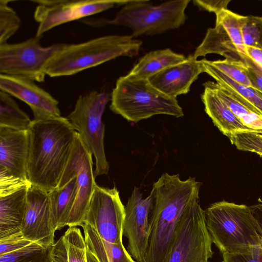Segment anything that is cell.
<instances>
[{"label": "cell", "instance_id": "1", "mask_svg": "<svg viewBox=\"0 0 262 262\" xmlns=\"http://www.w3.org/2000/svg\"><path fill=\"white\" fill-rule=\"evenodd\" d=\"M77 132L67 118L33 121L28 130L27 178L48 192L58 186Z\"/></svg>", "mask_w": 262, "mask_h": 262}, {"label": "cell", "instance_id": "2", "mask_svg": "<svg viewBox=\"0 0 262 262\" xmlns=\"http://www.w3.org/2000/svg\"><path fill=\"white\" fill-rule=\"evenodd\" d=\"M201 183L179 174L164 173L155 182L151 197V229L146 262H163L181 215L192 202L199 199Z\"/></svg>", "mask_w": 262, "mask_h": 262}, {"label": "cell", "instance_id": "3", "mask_svg": "<svg viewBox=\"0 0 262 262\" xmlns=\"http://www.w3.org/2000/svg\"><path fill=\"white\" fill-rule=\"evenodd\" d=\"M141 40L132 35H110L77 44H64L49 61L46 75L69 76L96 67L120 56L138 55Z\"/></svg>", "mask_w": 262, "mask_h": 262}, {"label": "cell", "instance_id": "4", "mask_svg": "<svg viewBox=\"0 0 262 262\" xmlns=\"http://www.w3.org/2000/svg\"><path fill=\"white\" fill-rule=\"evenodd\" d=\"M205 215L212 243L222 254L262 246V230L249 206L222 201L210 205Z\"/></svg>", "mask_w": 262, "mask_h": 262}, {"label": "cell", "instance_id": "5", "mask_svg": "<svg viewBox=\"0 0 262 262\" xmlns=\"http://www.w3.org/2000/svg\"><path fill=\"white\" fill-rule=\"evenodd\" d=\"M111 110L127 121L138 122L156 115L182 117L177 98L155 88L148 78L127 74L120 77L111 94Z\"/></svg>", "mask_w": 262, "mask_h": 262}, {"label": "cell", "instance_id": "6", "mask_svg": "<svg viewBox=\"0 0 262 262\" xmlns=\"http://www.w3.org/2000/svg\"><path fill=\"white\" fill-rule=\"evenodd\" d=\"M190 0L169 1L153 5L147 0H129L108 24L127 27L134 37L160 34L183 26Z\"/></svg>", "mask_w": 262, "mask_h": 262}, {"label": "cell", "instance_id": "7", "mask_svg": "<svg viewBox=\"0 0 262 262\" xmlns=\"http://www.w3.org/2000/svg\"><path fill=\"white\" fill-rule=\"evenodd\" d=\"M108 100L107 94L92 91L78 97L74 110L67 117L94 157L95 178L107 174L109 170L104 151V125L102 120Z\"/></svg>", "mask_w": 262, "mask_h": 262}, {"label": "cell", "instance_id": "8", "mask_svg": "<svg viewBox=\"0 0 262 262\" xmlns=\"http://www.w3.org/2000/svg\"><path fill=\"white\" fill-rule=\"evenodd\" d=\"M212 241L199 199L184 209L163 262H202L212 258Z\"/></svg>", "mask_w": 262, "mask_h": 262}, {"label": "cell", "instance_id": "9", "mask_svg": "<svg viewBox=\"0 0 262 262\" xmlns=\"http://www.w3.org/2000/svg\"><path fill=\"white\" fill-rule=\"evenodd\" d=\"M41 37L35 35L19 43L0 44L1 74L43 82L46 65L64 44L43 47L40 44Z\"/></svg>", "mask_w": 262, "mask_h": 262}, {"label": "cell", "instance_id": "10", "mask_svg": "<svg viewBox=\"0 0 262 262\" xmlns=\"http://www.w3.org/2000/svg\"><path fill=\"white\" fill-rule=\"evenodd\" d=\"M92 155L77 132L71 156L60 183V188L76 177L77 193L70 213L68 226H81L84 222L91 198L97 185L93 170Z\"/></svg>", "mask_w": 262, "mask_h": 262}, {"label": "cell", "instance_id": "11", "mask_svg": "<svg viewBox=\"0 0 262 262\" xmlns=\"http://www.w3.org/2000/svg\"><path fill=\"white\" fill-rule=\"evenodd\" d=\"M124 217L125 206L118 189L96 185L83 223L93 227L103 240L117 244L122 243Z\"/></svg>", "mask_w": 262, "mask_h": 262}, {"label": "cell", "instance_id": "12", "mask_svg": "<svg viewBox=\"0 0 262 262\" xmlns=\"http://www.w3.org/2000/svg\"><path fill=\"white\" fill-rule=\"evenodd\" d=\"M129 1L115 0H35L37 4L34 17L38 23L36 35L63 24L97 14Z\"/></svg>", "mask_w": 262, "mask_h": 262}, {"label": "cell", "instance_id": "13", "mask_svg": "<svg viewBox=\"0 0 262 262\" xmlns=\"http://www.w3.org/2000/svg\"><path fill=\"white\" fill-rule=\"evenodd\" d=\"M151 229V197L143 198L135 187L125 206L123 235L127 239V250L136 262H146Z\"/></svg>", "mask_w": 262, "mask_h": 262}, {"label": "cell", "instance_id": "14", "mask_svg": "<svg viewBox=\"0 0 262 262\" xmlns=\"http://www.w3.org/2000/svg\"><path fill=\"white\" fill-rule=\"evenodd\" d=\"M0 90L27 104L33 113V121L62 117L58 101L30 79L1 74Z\"/></svg>", "mask_w": 262, "mask_h": 262}, {"label": "cell", "instance_id": "15", "mask_svg": "<svg viewBox=\"0 0 262 262\" xmlns=\"http://www.w3.org/2000/svg\"><path fill=\"white\" fill-rule=\"evenodd\" d=\"M55 232L48 192L30 184L21 230L24 236L32 242L47 247L54 245Z\"/></svg>", "mask_w": 262, "mask_h": 262}, {"label": "cell", "instance_id": "16", "mask_svg": "<svg viewBox=\"0 0 262 262\" xmlns=\"http://www.w3.org/2000/svg\"><path fill=\"white\" fill-rule=\"evenodd\" d=\"M203 73L201 60L189 55L183 62L169 67L149 77L150 83L166 95L177 98L187 94L192 84Z\"/></svg>", "mask_w": 262, "mask_h": 262}, {"label": "cell", "instance_id": "17", "mask_svg": "<svg viewBox=\"0 0 262 262\" xmlns=\"http://www.w3.org/2000/svg\"><path fill=\"white\" fill-rule=\"evenodd\" d=\"M28 130L0 127V167L15 177L28 181Z\"/></svg>", "mask_w": 262, "mask_h": 262}, {"label": "cell", "instance_id": "18", "mask_svg": "<svg viewBox=\"0 0 262 262\" xmlns=\"http://www.w3.org/2000/svg\"><path fill=\"white\" fill-rule=\"evenodd\" d=\"M29 186L0 195V239L21 232Z\"/></svg>", "mask_w": 262, "mask_h": 262}, {"label": "cell", "instance_id": "19", "mask_svg": "<svg viewBox=\"0 0 262 262\" xmlns=\"http://www.w3.org/2000/svg\"><path fill=\"white\" fill-rule=\"evenodd\" d=\"M201 99L205 111L214 124L227 137L236 131L250 130L245 126L227 105L205 83Z\"/></svg>", "mask_w": 262, "mask_h": 262}, {"label": "cell", "instance_id": "20", "mask_svg": "<svg viewBox=\"0 0 262 262\" xmlns=\"http://www.w3.org/2000/svg\"><path fill=\"white\" fill-rule=\"evenodd\" d=\"M249 130L262 133V113L248 101L241 99L216 82H205Z\"/></svg>", "mask_w": 262, "mask_h": 262}, {"label": "cell", "instance_id": "21", "mask_svg": "<svg viewBox=\"0 0 262 262\" xmlns=\"http://www.w3.org/2000/svg\"><path fill=\"white\" fill-rule=\"evenodd\" d=\"M77 193L76 176L63 187H57L48 192L51 220L55 231L68 226Z\"/></svg>", "mask_w": 262, "mask_h": 262}, {"label": "cell", "instance_id": "22", "mask_svg": "<svg viewBox=\"0 0 262 262\" xmlns=\"http://www.w3.org/2000/svg\"><path fill=\"white\" fill-rule=\"evenodd\" d=\"M86 251L80 230L69 227L53 246L52 262H88Z\"/></svg>", "mask_w": 262, "mask_h": 262}, {"label": "cell", "instance_id": "23", "mask_svg": "<svg viewBox=\"0 0 262 262\" xmlns=\"http://www.w3.org/2000/svg\"><path fill=\"white\" fill-rule=\"evenodd\" d=\"M186 59L184 55L175 53L170 49L152 51L141 57L128 74L148 78L165 68L181 63Z\"/></svg>", "mask_w": 262, "mask_h": 262}, {"label": "cell", "instance_id": "24", "mask_svg": "<svg viewBox=\"0 0 262 262\" xmlns=\"http://www.w3.org/2000/svg\"><path fill=\"white\" fill-rule=\"evenodd\" d=\"M217 54L225 58L240 59L239 52L223 27L215 24L208 28L201 43L196 48L193 56L197 59L208 54Z\"/></svg>", "mask_w": 262, "mask_h": 262}, {"label": "cell", "instance_id": "25", "mask_svg": "<svg viewBox=\"0 0 262 262\" xmlns=\"http://www.w3.org/2000/svg\"><path fill=\"white\" fill-rule=\"evenodd\" d=\"M203 72L211 76L222 87L227 89L236 97L245 100L262 113V93L253 88L248 86L231 79L211 65L206 59L201 60Z\"/></svg>", "mask_w": 262, "mask_h": 262}, {"label": "cell", "instance_id": "26", "mask_svg": "<svg viewBox=\"0 0 262 262\" xmlns=\"http://www.w3.org/2000/svg\"><path fill=\"white\" fill-rule=\"evenodd\" d=\"M32 123L8 93L0 90V127L28 130Z\"/></svg>", "mask_w": 262, "mask_h": 262}, {"label": "cell", "instance_id": "27", "mask_svg": "<svg viewBox=\"0 0 262 262\" xmlns=\"http://www.w3.org/2000/svg\"><path fill=\"white\" fill-rule=\"evenodd\" d=\"M53 246L32 242L15 251L0 255V262H52Z\"/></svg>", "mask_w": 262, "mask_h": 262}, {"label": "cell", "instance_id": "28", "mask_svg": "<svg viewBox=\"0 0 262 262\" xmlns=\"http://www.w3.org/2000/svg\"><path fill=\"white\" fill-rule=\"evenodd\" d=\"M216 15L215 24L222 25L240 53L246 54L242 29L247 16L241 15L228 9H223Z\"/></svg>", "mask_w": 262, "mask_h": 262}, {"label": "cell", "instance_id": "29", "mask_svg": "<svg viewBox=\"0 0 262 262\" xmlns=\"http://www.w3.org/2000/svg\"><path fill=\"white\" fill-rule=\"evenodd\" d=\"M209 62L235 82L253 88L248 75V67L241 60L225 58L224 60H209Z\"/></svg>", "mask_w": 262, "mask_h": 262}, {"label": "cell", "instance_id": "30", "mask_svg": "<svg viewBox=\"0 0 262 262\" xmlns=\"http://www.w3.org/2000/svg\"><path fill=\"white\" fill-rule=\"evenodd\" d=\"M8 0H0V44L7 42L20 26L21 20L16 12L10 7Z\"/></svg>", "mask_w": 262, "mask_h": 262}, {"label": "cell", "instance_id": "31", "mask_svg": "<svg viewBox=\"0 0 262 262\" xmlns=\"http://www.w3.org/2000/svg\"><path fill=\"white\" fill-rule=\"evenodd\" d=\"M232 144L238 150L262 156V133L253 130L236 131L229 135Z\"/></svg>", "mask_w": 262, "mask_h": 262}, {"label": "cell", "instance_id": "32", "mask_svg": "<svg viewBox=\"0 0 262 262\" xmlns=\"http://www.w3.org/2000/svg\"><path fill=\"white\" fill-rule=\"evenodd\" d=\"M242 33L245 46L262 49V16H247Z\"/></svg>", "mask_w": 262, "mask_h": 262}, {"label": "cell", "instance_id": "33", "mask_svg": "<svg viewBox=\"0 0 262 262\" xmlns=\"http://www.w3.org/2000/svg\"><path fill=\"white\" fill-rule=\"evenodd\" d=\"M30 184L28 181L15 177L0 167V195L14 192Z\"/></svg>", "mask_w": 262, "mask_h": 262}, {"label": "cell", "instance_id": "34", "mask_svg": "<svg viewBox=\"0 0 262 262\" xmlns=\"http://www.w3.org/2000/svg\"><path fill=\"white\" fill-rule=\"evenodd\" d=\"M32 243L24 236L21 232L11 235L0 239V255L15 251Z\"/></svg>", "mask_w": 262, "mask_h": 262}, {"label": "cell", "instance_id": "35", "mask_svg": "<svg viewBox=\"0 0 262 262\" xmlns=\"http://www.w3.org/2000/svg\"><path fill=\"white\" fill-rule=\"evenodd\" d=\"M222 256L225 262H262V246L251 248L244 252Z\"/></svg>", "mask_w": 262, "mask_h": 262}, {"label": "cell", "instance_id": "36", "mask_svg": "<svg viewBox=\"0 0 262 262\" xmlns=\"http://www.w3.org/2000/svg\"><path fill=\"white\" fill-rule=\"evenodd\" d=\"M230 0H194L193 3L200 10L209 12L218 13L223 9H227Z\"/></svg>", "mask_w": 262, "mask_h": 262}, {"label": "cell", "instance_id": "37", "mask_svg": "<svg viewBox=\"0 0 262 262\" xmlns=\"http://www.w3.org/2000/svg\"><path fill=\"white\" fill-rule=\"evenodd\" d=\"M245 51L246 55L262 69V49L254 47L246 46Z\"/></svg>", "mask_w": 262, "mask_h": 262}, {"label": "cell", "instance_id": "38", "mask_svg": "<svg viewBox=\"0 0 262 262\" xmlns=\"http://www.w3.org/2000/svg\"><path fill=\"white\" fill-rule=\"evenodd\" d=\"M247 67L248 75L252 82L253 88L262 93V76L255 72L251 68Z\"/></svg>", "mask_w": 262, "mask_h": 262}, {"label": "cell", "instance_id": "39", "mask_svg": "<svg viewBox=\"0 0 262 262\" xmlns=\"http://www.w3.org/2000/svg\"><path fill=\"white\" fill-rule=\"evenodd\" d=\"M240 60H241L247 66L251 68L255 72L262 76V69L257 66L250 57L247 55L239 53Z\"/></svg>", "mask_w": 262, "mask_h": 262}, {"label": "cell", "instance_id": "40", "mask_svg": "<svg viewBox=\"0 0 262 262\" xmlns=\"http://www.w3.org/2000/svg\"><path fill=\"white\" fill-rule=\"evenodd\" d=\"M249 207L262 230V203L251 205Z\"/></svg>", "mask_w": 262, "mask_h": 262}, {"label": "cell", "instance_id": "41", "mask_svg": "<svg viewBox=\"0 0 262 262\" xmlns=\"http://www.w3.org/2000/svg\"><path fill=\"white\" fill-rule=\"evenodd\" d=\"M86 257L88 262H99L95 256L90 251H86Z\"/></svg>", "mask_w": 262, "mask_h": 262}, {"label": "cell", "instance_id": "42", "mask_svg": "<svg viewBox=\"0 0 262 262\" xmlns=\"http://www.w3.org/2000/svg\"><path fill=\"white\" fill-rule=\"evenodd\" d=\"M202 262H210V261H209L208 260H207V261H202ZM221 262H225V261H224V260H223V261H221Z\"/></svg>", "mask_w": 262, "mask_h": 262}]
</instances>
